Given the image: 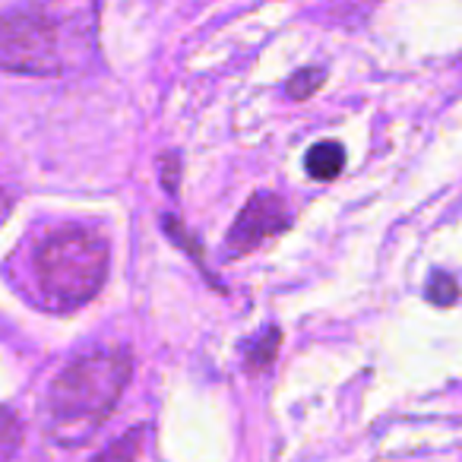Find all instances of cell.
Returning <instances> with one entry per match:
<instances>
[{
    "label": "cell",
    "mask_w": 462,
    "mask_h": 462,
    "mask_svg": "<svg viewBox=\"0 0 462 462\" xmlns=\"http://www.w3.org/2000/svg\"><path fill=\"white\" fill-rule=\"evenodd\" d=\"M140 447H143V430H130V434H124L121 440L111 443L96 462H136Z\"/></svg>",
    "instance_id": "cell-6"
},
{
    "label": "cell",
    "mask_w": 462,
    "mask_h": 462,
    "mask_svg": "<svg viewBox=\"0 0 462 462\" xmlns=\"http://www.w3.org/2000/svg\"><path fill=\"white\" fill-rule=\"evenodd\" d=\"M23 443V428L10 411L0 409V462H10Z\"/></svg>",
    "instance_id": "cell-7"
},
{
    "label": "cell",
    "mask_w": 462,
    "mask_h": 462,
    "mask_svg": "<svg viewBox=\"0 0 462 462\" xmlns=\"http://www.w3.org/2000/svg\"><path fill=\"white\" fill-rule=\"evenodd\" d=\"M35 273L54 308H79L102 291L108 276V241L89 228L54 231L35 251Z\"/></svg>",
    "instance_id": "cell-3"
},
{
    "label": "cell",
    "mask_w": 462,
    "mask_h": 462,
    "mask_svg": "<svg viewBox=\"0 0 462 462\" xmlns=\"http://www.w3.org/2000/svg\"><path fill=\"white\" fill-rule=\"evenodd\" d=\"M456 295H459V289H456V282L447 273H434V276H430V289H428L430 301L440 304V308H449V304L456 301Z\"/></svg>",
    "instance_id": "cell-9"
},
{
    "label": "cell",
    "mask_w": 462,
    "mask_h": 462,
    "mask_svg": "<svg viewBox=\"0 0 462 462\" xmlns=\"http://www.w3.org/2000/svg\"><path fill=\"white\" fill-rule=\"evenodd\" d=\"M304 168H308V174L314 180H333V178H339V171L346 168V149H342L339 143H333V140L317 143V146H310Z\"/></svg>",
    "instance_id": "cell-5"
},
{
    "label": "cell",
    "mask_w": 462,
    "mask_h": 462,
    "mask_svg": "<svg viewBox=\"0 0 462 462\" xmlns=\"http://www.w3.org/2000/svg\"><path fill=\"white\" fill-rule=\"evenodd\" d=\"M289 212L285 203L276 193H257V197L247 199V206L241 209V216L235 218L228 231V251L235 257H245L254 247H260L266 238L279 235V231L289 228Z\"/></svg>",
    "instance_id": "cell-4"
},
{
    "label": "cell",
    "mask_w": 462,
    "mask_h": 462,
    "mask_svg": "<svg viewBox=\"0 0 462 462\" xmlns=\"http://www.w3.org/2000/svg\"><path fill=\"white\" fill-rule=\"evenodd\" d=\"M98 54V0H26L0 16V70L79 73Z\"/></svg>",
    "instance_id": "cell-1"
},
{
    "label": "cell",
    "mask_w": 462,
    "mask_h": 462,
    "mask_svg": "<svg viewBox=\"0 0 462 462\" xmlns=\"http://www.w3.org/2000/svg\"><path fill=\"white\" fill-rule=\"evenodd\" d=\"M276 346H279V333H276V329H270V336H266V346H263V348H257V352H254L251 367H254V365H257V367L270 365V361H273V355H276Z\"/></svg>",
    "instance_id": "cell-10"
},
{
    "label": "cell",
    "mask_w": 462,
    "mask_h": 462,
    "mask_svg": "<svg viewBox=\"0 0 462 462\" xmlns=\"http://www.w3.org/2000/svg\"><path fill=\"white\" fill-rule=\"evenodd\" d=\"M7 216V199H4V193H0V218Z\"/></svg>",
    "instance_id": "cell-12"
},
{
    "label": "cell",
    "mask_w": 462,
    "mask_h": 462,
    "mask_svg": "<svg viewBox=\"0 0 462 462\" xmlns=\"http://www.w3.org/2000/svg\"><path fill=\"white\" fill-rule=\"evenodd\" d=\"M134 374L121 348H98L67 365L45 399V428L60 447H83L108 421Z\"/></svg>",
    "instance_id": "cell-2"
},
{
    "label": "cell",
    "mask_w": 462,
    "mask_h": 462,
    "mask_svg": "<svg viewBox=\"0 0 462 462\" xmlns=\"http://www.w3.org/2000/svg\"><path fill=\"white\" fill-rule=\"evenodd\" d=\"M162 180H165L168 190H174V180H178V155L174 152H168L162 159Z\"/></svg>",
    "instance_id": "cell-11"
},
{
    "label": "cell",
    "mask_w": 462,
    "mask_h": 462,
    "mask_svg": "<svg viewBox=\"0 0 462 462\" xmlns=\"http://www.w3.org/2000/svg\"><path fill=\"white\" fill-rule=\"evenodd\" d=\"M320 86H323V70L320 67H308V70H298L295 77L289 79V96L308 98V96H314Z\"/></svg>",
    "instance_id": "cell-8"
}]
</instances>
